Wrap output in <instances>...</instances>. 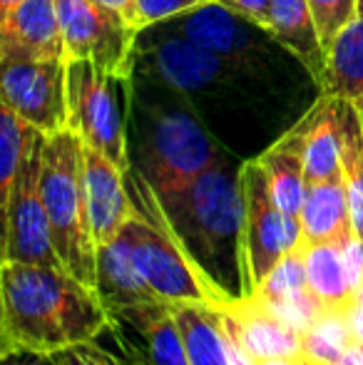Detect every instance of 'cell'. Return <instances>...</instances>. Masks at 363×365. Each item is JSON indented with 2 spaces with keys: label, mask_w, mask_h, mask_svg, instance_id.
Here are the masks:
<instances>
[{
  "label": "cell",
  "mask_w": 363,
  "mask_h": 365,
  "mask_svg": "<svg viewBox=\"0 0 363 365\" xmlns=\"http://www.w3.org/2000/svg\"><path fill=\"white\" fill-rule=\"evenodd\" d=\"M65 43V60H90L100 70L132 77L140 30L92 0H55Z\"/></svg>",
  "instance_id": "10"
},
{
  "label": "cell",
  "mask_w": 363,
  "mask_h": 365,
  "mask_svg": "<svg viewBox=\"0 0 363 365\" xmlns=\"http://www.w3.org/2000/svg\"><path fill=\"white\" fill-rule=\"evenodd\" d=\"M23 3V0H0V15L10 13L13 8H18V5Z\"/></svg>",
  "instance_id": "38"
},
{
  "label": "cell",
  "mask_w": 363,
  "mask_h": 365,
  "mask_svg": "<svg viewBox=\"0 0 363 365\" xmlns=\"http://www.w3.org/2000/svg\"><path fill=\"white\" fill-rule=\"evenodd\" d=\"M217 0H137V25L140 30L155 28V25L172 20L194 8H204Z\"/></svg>",
  "instance_id": "30"
},
{
  "label": "cell",
  "mask_w": 363,
  "mask_h": 365,
  "mask_svg": "<svg viewBox=\"0 0 363 365\" xmlns=\"http://www.w3.org/2000/svg\"><path fill=\"white\" fill-rule=\"evenodd\" d=\"M127 177L130 174L122 172L112 159H107L97 149L85 147V192H88L90 224L97 246L117 239L127 219L135 214L137 207Z\"/></svg>",
  "instance_id": "14"
},
{
  "label": "cell",
  "mask_w": 363,
  "mask_h": 365,
  "mask_svg": "<svg viewBox=\"0 0 363 365\" xmlns=\"http://www.w3.org/2000/svg\"><path fill=\"white\" fill-rule=\"evenodd\" d=\"M341 169L354 234L363 239V105L341 97Z\"/></svg>",
  "instance_id": "25"
},
{
  "label": "cell",
  "mask_w": 363,
  "mask_h": 365,
  "mask_svg": "<svg viewBox=\"0 0 363 365\" xmlns=\"http://www.w3.org/2000/svg\"><path fill=\"white\" fill-rule=\"evenodd\" d=\"M5 365H58V358L38 356V353H13V356H5Z\"/></svg>",
  "instance_id": "35"
},
{
  "label": "cell",
  "mask_w": 363,
  "mask_h": 365,
  "mask_svg": "<svg viewBox=\"0 0 363 365\" xmlns=\"http://www.w3.org/2000/svg\"><path fill=\"white\" fill-rule=\"evenodd\" d=\"M306 291H309V284H306V244L301 241L299 246L286 251L276 261L274 269L264 276L254 296L267 303H279L284 298L299 296V293Z\"/></svg>",
  "instance_id": "28"
},
{
  "label": "cell",
  "mask_w": 363,
  "mask_h": 365,
  "mask_svg": "<svg viewBox=\"0 0 363 365\" xmlns=\"http://www.w3.org/2000/svg\"><path fill=\"white\" fill-rule=\"evenodd\" d=\"M309 5H311V13H314L316 28H319L321 45H324L326 55H329L336 38L356 18V13L361 8V0H309Z\"/></svg>",
  "instance_id": "29"
},
{
  "label": "cell",
  "mask_w": 363,
  "mask_h": 365,
  "mask_svg": "<svg viewBox=\"0 0 363 365\" xmlns=\"http://www.w3.org/2000/svg\"><path fill=\"white\" fill-rule=\"evenodd\" d=\"M234 328L242 346L254 358H299L304 338L301 331L284 321L267 301L257 296H237L219 308Z\"/></svg>",
  "instance_id": "15"
},
{
  "label": "cell",
  "mask_w": 363,
  "mask_h": 365,
  "mask_svg": "<svg viewBox=\"0 0 363 365\" xmlns=\"http://www.w3.org/2000/svg\"><path fill=\"white\" fill-rule=\"evenodd\" d=\"M306 244V241H304ZM306 284L309 293L329 313H349L356 293L349 284L341 241L306 244Z\"/></svg>",
  "instance_id": "22"
},
{
  "label": "cell",
  "mask_w": 363,
  "mask_h": 365,
  "mask_svg": "<svg viewBox=\"0 0 363 365\" xmlns=\"http://www.w3.org/2000/svg\"><path fill=\"white\" fill-rule=\"evenodd\" d=\"M296 365H334V363H324V361H316V358H309V356H299L296 358Z\"/></svg>",
  "instance_id": "39"
},
{
  "label": "cell",
  "mask_w": 363,
  "mask_h": 365,
  "mask_svg": "<svg viewBox=\"0 0 363 365\" xmlns=\"http://www.w3.org/2000/svg\"><path fill=\"white\" fill-rule=\"evenodd\" d=\"M92 3H97L100 8L110 10V13L120 15V18H125L127 23L135 25V28L140 30V25H137V0H92Z\"/></svg>",
  "instance_id": "34"
},
{
  "label": "cell",
  "mask_w": 363,
  "mask_h": 365,
  "mask_svg": "<svg viewBox=\"0 0 363 365\" xmlns=\"http://www.w3.org/2000/svg\"><path fill=\"white\" fill-rule=\"evenodd\" d=\"M267 30L291 58L299 60L311 80L321 85L329 55L321 45L309 0H272Z\"/></svg>",
  "instance_id": "16"
},
{
  "label": "cell",
  "mask_w": 363,
  "mask_h": 365,
  "mask_svg": "<svg viewBox=\"0 0 363 365\" xmlns=\"http://www.w3.org/2000/svg\"><path fill=\"white\" fill-rule=\"evenodd\" d=\"M142 112L145 132L140 172L160 199L177 194L227 159L187 105L145 102Z\"/></svg>",
  "instance_id": "4"
},
{
  "label": "cell",
  "mask_w": 363,
  "mask_h": 365,
  "mask_svg": "<svg viewBox=\"0 0 363 365\" xmlns=\"http://www.w3.org/2000/svg\"><path fill=\"white\" fill-rule=\"evenodd\" d=\"M43 145L45 135L38 140L33 154L18 172L8 202L3 207L5 236L3 261L10 264H33L65 269L55 251L53 229H50L48 209L40 192V172H43Z\"/></svg>",
  "instance_id": "11"
},
{
  "label": "cell",
  "mask_w": 363,
  "mask_h": 365,
  "mask_svg": "<svg viewBox=\"0 0 363 365\" xmlns=\"http://www.w3.org/2000/svg\"><path fill=\"white\" fill-rule=\"evenodd\" d=\"M160 202L197 261L199 256L217 259L227 246H232L237 254L244 199L239 169L234 172L227 159Z\"/></svg>",
  "instance_id": "5"
},
{
  "label": "cell",
  "mask_w": 363,
  "mask_h": 365,
  "mask_svg": "<svg viewBox=\"0 0 363 365\" xmlns=\"http://www.w3.org/2000/svg\"><path fill=\"white\" fill-rule=\"evenodd\" d=\"M115 316L100 291L65 269L10 264L0 269V353L58 356L110 331Z\"/></svg>",
  "instance_id": "1"
},
{
  "label": "cell",
  "mask_w": 363,
  "mask_h": 365,
  "mask_svg": "<svg viewBox=\"0 0 363 365\" xmlns=\"http://www.w3.org/2000/svg\"><path fill=\"white\" fill-rule=\"evenodd\" d=\"M40 192L65 271L97 289V244L85 192V145L70 127L45 135Z\"/></svg>",
  "instance_id": "3"
},
{
  "label": "cell",
  "mask_w": 363,
  "mask_h": 365,
  "mask_svg": "<svg viewBox=\"0 0 363 365\" xmlns=\"http://www.w3.org/2000/svg\"><path fill=\"white\" fill-rule=\"evenodd\" d=\"M219 5L234 10V13L244 15L252 23L262 25L267 30L269 25V8H272V0H217Z\"/></svg>",
  "instance_id": "33"
},
{
  "label": "cell",
  "mask_w": 363,
  "mask_h": 365,
  "mask_svg": "<svg viewBox=\"0 0 363 365\" xmlns=\"http://www.w3.org/2000/svg\"><path fill=\"white\" fill-rule=\"evenodd\" d=\"M319 95L344 97L363 105V0L356 18L329 50Z\"/></svg>",
  "instance_id": "23"
},
{
  "label": "cell",
  "mask_w": 363,
  "mask_h": 365,
  "mask_svg": "<svg viewBox=\"0 0 363 365\" xmlns=\"http://www.w3.org/2000/svg\"><path fill=\"white\" fill-rule=\"evenodd\" d=\"M130 80L105 73L90 60L68 63L70 130L78 132L85 147L105 154L127 174L132 172L127 147Z\"/></svg>",
  "instance_id": "6"
},
{
  "label": "cell",
  "mask_w": 363,
  "mask_h": 365,
  "mask_svg": "<svg viewBox=\"0 0 363 365\" xmlns=\"http://www.w3.org/2000/svg\"><path fill=\"white\" fill-rule=\"evenodd\" d=\"M55 358H58V365H137V363L122 361L120 356L95 346V343L75 346V348H70V351L58 353Z\"/></svg>",
  "instance_id": "31"
},
{
  "label": "cell",
  "mask_w": 363,
  "mask_h": 365,
  "mask_svg": "<svg viewBox=\"0 0 363 365\" xmlns=\"http://www.w3.org/2000/svg\"><path fill=\"white\" fill-rule=\"evenodd\" d=\"M43 132L0 102V204L8 202L18 172L33 154Z\"/></svg>",
  "instance_id": "26"
},
{
  "label": "cell",
  "mask_w": 363,
  "mask_h": 365,
  "mask_svg": "<svg viewBox=\"0 0 363 365\" xmlns=\"http://www.w3.org/2000/svg\"><path fill=\"white\" fill-rule=\"evenodd\" d=\"M341 251H344V266L346 274H349V284L356 296H359V291L363 289V239L351 234L341 244Z\"/></svg>",
  "instance_id": "32"
},
{
  "label": "cell",
  "mask_w": 363,
  "mask_h": 365,
  "mask_svg": "<svg viewBox=\"0 0 363 365\" xmlns=\"http://www.w3.org/2000/svg\"><path fill=\"white\" fill-rule=\"evenodd\" d=\"M175 313L189 365H232L219 308L204 303H177Z\"/></svg>",
  "instance_id": "24"
},
{
  "label": "cell",
  "mask_w": 363,
  "mask_h": 365,
  "mask_svg": "<svg viewBox=\"0 0 363 365\" xmlns=\"http://www.w3.org/2000/svg\"><path fill=\"white\" fill-rule=\"evenodd\" d=\"M299 221L301 241L306 244H319V241H341L344 244L354 234L344 174L326 179V182L309 184Z\"/></svg>",
  "instance_id": "19"
},
{
  "label": "cell",
  "mask_w": 363,
  "mask_h": 365,
  "mask_svg": "<svg viewBox=\"0 0 363 365\" xmlns=\"http://www.w3.org/2000/svg\"><path fill=\"white\" fill-rule=\"evenodd\" d=\"M175 306L177 303L147 301L135 303V306L115 308L112 316L122 318L132 328H137V333L147 343L152 365H189Z\"/></svg>",
  "instance_id": "20"
},
{
  "label": "cell",
  "mask_w": 363,
  "mask_h": 365,
  "mask_svg": "<svg viewBox=\"0 0 363 365\" xmlns=\"http://www.w3.org/2000/svg\"><path fill=\"white\" fill-rule=\"evenodd\" d=\"M0 102L43 135L70 127L68 60H8L0 73Z\"/></svg>",
  "instance_id": "12"
},
{
  "label": "cell",
  "mask_w": 363,
  "mask_h": 365,
  "mask_svg": "<svg viewBox=\"0 0 363 365\" xmlns=\"http://www.w3.org/2000/svg\"><path fill=\"white\" fill-rule=\"evenodd\" d=\"M257 162L267 174L272 197L281 212L299 217L309 189L304 164V122L299 120L294 127H289L267 152L259 154Z\"/></svg>",
  "instance_id": "17"
},
{
  "label": "cell",
  "mask_w": 363,
  "mask_h": 365,
  "mask_svg": "<svg viewBox=\"0 0 363 365\" xmlns=\"http://www.w3.org/2000/svg\"><path fill=\"white\" fill-rule=\"evenodd\" d=\"M257 365H296V358H259Z\"/></svg>",
  "instance_id": "37"
},
{
  "label": "cell",
  "mask_w": 363,
  "mask_h": 365,
  "mask_svg": "<svg viewBox=\"0 0 363 365\" xmlns=\"http://www.w3.org/2000/svg\"><path fill=\"white\" fill-rule=\"evenodd\" d=\"M130 192L137 209L122 226V234L130 241L135 264L152 293L167 303H204L214 308L232 303L237 296L222 289L194 259L142 172L135 174Z\"/></svg>",
  "instance_id": "2"
},
{
  "label": "cell",
  "mask_w": 363,
  "mask_h": 365,
  "mask_svg": "<svg viewBox=\"0 0 363 365\" xmlns=\"http://www.w3.org/2000/svg\"><path fill=\"white\" fill-rule=\"evenodd\" d=\"M304 122V164L309 184L326 182L341 169V97L319 95L301 115Z\"/></svg>",
  "instance_id": "18"
},
{
  "label": "cell",
  "mask_w": 363,
  "mask_h": 365,
  "mask_svg": "<svg viewBox=\"0 0 363 365\" xmlns=\"http://www.w3.org/2000/svg\"><path fill=\"white\" fill-rule=\"evenodd\" d=\"M301 338H304L301 356L336 365L346 348L354 343L349 313H324L301 333Z\"/></svg>",
  "instance_id": "27"
},
{
  "label": "cell",
  "mask_w": 363,
  "mask_h": 365,
  "mask_svg": "<svg viewBox=\"0 0 363 365\" xmlns=\"http://www.w3.org/2000/svg\"><path fill=\"white\" fill-rule=\"evenodd\" d=\"M239 184L244 199L237 246L239 296H254L276 261L301 244V221L279 209L257 159H249L239 167Z\"/></svg>",
  "instance_id": "7"
},
{
  "label": "cell",
  "mask_w": 363,
  "mask_h": 365,
  "mask_svg": "<svg viewBox=\"0 0 363 365\" xmlns=\"http://www.w3.org/2000/svg\"><path fill=\"white\" fill-rule=\"evenodd\" d=\"M8 60H65L55 0H23L0 15V63Z\"/></svg>",
  "instance_id": "13"
},
{
  "label": "cell",
  "mask_w": 363,
  "mask_h": 365,
  "mask_svg": "<svg viewBox=\"0 0 363 365\" xmlns=\"http://www.w3.org/2000/svg\"><path fill=\"white\" fill-rule=\"evenodd\" d=\"M336 365H363V343L354 341L344 351V356L336 361Z\"/></svg>",
  "instance_id": "36"
},
{
  "label": "cell",
  "mask_w": 363,
  "mask_h": 365,
  "mask_svg": "<svg viewBox=\"0 0 363 365\" xmlns=\"http://www.w3.org/2000/svg\"><path fill=\"white\" fill-rule=\"evenodd\" d=\"M97 291L110 311L135 303L160 301L142 279L132 256V246L122 231L110 244L97 246Z\"/></svg>",
  "instance_id": "21"
},
{
  "label": "cell",
  "mask_w": 363,
  "mask_h": 365,
  "mask_svg": "<svg viewBox=\"0 0 363 365\" xmlns=\"http://www.w3.org/2000/svg\"><path fill=\"white\" fill-rule=\"evenodd\" d=\"M160 28L192 40L199 48L209 50L257 82H267L272 77L276 53L284 50L269 35V30L219 3L194 8L172 20H165L160 23Z\"/></svg>",
  "instance_id": "8"
},
{
  "label": "cell",
  "mask_w": 363,
  "mask_h": 365,
  "mask_svg": "<svg viewBox=\"0 0 363 365\" xmlns=\"http://www.w3.org/2000/svg\"><path fill=\"white\" fill-rule=\"evenodd\" d=\"M160 38L145 40L140 35L137 45V68L147 80L160 85L162 90L192 100L202 95H219V92L237 87L242 82H257L254 77L239 73L222 58L209 50L199 48L197 43L160 28Z\"/></svg>",
  "instance_id": "9"
}]
</instances>
